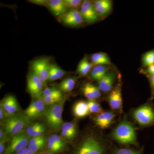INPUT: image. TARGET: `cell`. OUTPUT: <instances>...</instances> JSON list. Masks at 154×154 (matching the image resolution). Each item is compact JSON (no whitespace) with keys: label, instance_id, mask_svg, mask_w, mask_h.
Here are the masks:
<instances>
[{"label":"cell","instance_id":"1","mask_svg":"<svg viewBox=\"0 0 154 154\" xmlns=\"http://www.w3.org/2000/svg\"><path fill=\"white\" fill-rule=\"evenodd\" d=\"M112 135L114 139L123 144L137 143L134 128L126 119L122 120L116 128Z\"/></svg>","mask_w":154,"mask_h":154},{"label":"cell","instance_id":"42","mask_svg":"<svg viewBox=\"0 0 154 154\" xmlns=\"http://www.w3.org/2000/svg\"><path fill=\"white\" fill-rule=\"evenodd\" d=\"M8 140L3 139L0 141V154H3L5 151V143Z\"/></svg>","mask_w":154,"mask_h":154},{"label":"cell","instance_id":"32","mask_svg":"<svg viewBox=\"0 0 154 154\" xmlns=\"http://www.w3.org/2000/svg\"><path fill=\"white\" fill-rule=\"evenodd\" d=\"M83 94L89 100H94L95 99L91 91L90 83H87L83 86L82 88Z\"/></svg>","mask_w":154,"mask_h":154},{"label":"cell","instance_id":"14","mask_svg":"<svg viewBox=\"0 0 154 154\" xmlns=\"http://www.w3.org/2000/svg\"><path fill=\"white\" fill-rule=\"evenodd\" d=\"M93 3L99 17L107 16L111 12L113 8V3L110 0H97Z\"/></svg>","mask_w":154,"mask_h":154},{"label":"cell","instance_id":"34","mask_svg":"<svg viewBox=\"0 0 154 154\" xmlns=\"http://www.w3.org/2000/svg\"><path fill=\"white\" fill-rule=\"evenodd\" d=\"M45 139L40 141L36 143L28 144V148L30 149V150L35 152H37L44 146L45 143Z\"/></svg>","mask_w":154,"mask_h":154},{"label":"cell","instance_id":"29","mask_svg":"<svg viewBox=\"0 0 154 154\" xmlns=\"http://www.w3.org/2000/svg\"><path fill=\"white\" fill-rule=\"evenodd\" d=\"M64 2L68 9L78 10L80 9L83 1L82 0H64Z\"/></svg>","mask_w":154,"mask_h":154},{"label":"cell","instance_id":"38","mask_svg":"<svg viewBox=\"0 0 154 154\" xmlns=\"http://www.w3.org/2000/svg\"><path fill=\"white\" fill-rule=\"evenodd\" d=\"M14 154H37V153L33 151L28 147L22 149L18 151Z\"/></svg>","mask_w":154,"mask_h":154},{"label":"cell","instance_id":"33","mask_svg":"<svg viewBox=\"0 0 154 154\" xmlns=\"http://www.w3.org/2000/svg\"><path fill=\"white\" fill-rule=\"evenodd\" d=\"M113 154H142L139 151L130 149L121 148L115 150Z\"/></svg>","mask_w":154,"mask_h":154},{"label":"cell","instance_id":"26","mask_svg":"<svg viewBox=\"0 0 154 154\" xmlns=\"http://www.w3.org/2000/svg\"><path fill=\"white\" fill-rule=\"evenodd\" d=\"M44 126V125L42 123H34L28 126L26 131L27 134L30 138L34 137L36 133L38 131V130Z\"/></svg>","mask_w":154,"mask_h":154},{"label":"cell","instance_id":"4","mask_svg":"<svg viewBox=\"0 0 154 154\" xmlns=\"http://www.w3.org/2000/svg\"><path fill=\"white\" fill-rule=\"evenodd\" d=\"M75 154H107L103 144L93 136L86 138L78 148Z\"/></svg>","mask_w":154,"mask_h":154},{"label":"cell","instance_id":"24","mask_svg":"<svg viewBox=\"0 0 154 154\" xmlns=\"http://www.w3.org/2000/svg\"><path fill=\"white\" fill-rule=\"evenodd\" d=\"M42 96H54L63 98V93L59 88L54 87H47L42 92Z\"/></svg>","mask_w":154,"mask_h":154},{"label":"cell","instance_id":"39","mask_svg":"<svg viewBox=\"0 0 154 154\" xmlns=\"http://www.w3.org/2000/svg\"><path fill=\"white\" fill-rule=\"evenodd\" d=\"M45 139H46V138L44 136L36 137H33L30 139L29 144L36 143L40 141Z\"/></svg>","mask_w":154,"mask_h":154},{"label":"cell","instance_id":"31","mask_svg":"<svg viewBox=\"0 0 154 154\" xmlns=\"http://www.w3.org/2000/svg\"><path fill=\"white\" fill-rule=\"evenodd\" d=\"M47 147L49 151L52 152L54 153L63 150L56 143L51 137H50L48 139Z\"/></svg>","mask_w":154,"mask_h":154},{"label":"cell","instance_id":"21","mask_svg":"<svg viewBox=\"0 0 154 154\" xmlns=\"http://www.w3.org/2000/svg\"><path fill=\"white\" fill-rule=\"evenodd\" d=\"M66 72L55 63L51 64L48 81L53 82L61 79L65 75Z\"/></svg>","mask_w":154,"mask_h":154},{"label":"cell","instance_id":"36","mask_svg":"<svg viewBox=\"0 0 154 154\" xmlns=\"http://www.w3.org/2000/svg\"><path fill=\"white\" fill-rule=\"evenodd\" d=\"M90 87L95 99L99 98L101 96V94L100 92L101 91L99 89V87H96L91 84H90Z\"/></svg>","mask_w":154,"mask_h":154},{"label":"cell","instance_id":"40","mask_svg":"<svg viewBox=\"0 0 154 154\" xmlns=\"http://www.w3.org/2000/svg\"><path fill=\"white\" fill-rule=\"evenodd\" d=\"M61 135L63 137L66 139L72 140L75 137L72 135L67 132L66 131L62 130Z\"/></svg>","mask_w":154,"mask_h":154},{"label":"cell","instance_id":"17","mask_svg":"<svg viewBox=\"0 0 154 154\" xmlns=\"http://www.w3.org/2000/svg\"><path fill=\"white\" fill-rule=\"evenodd\" d=\"M115 115L112 112H102L94 118L95 123L102 128H106L110 126L114 119Z\"/></svg>","mask_w":154,"mask_h":154},{"label":"cell","instance_id":"5","mask_svg":"<svg viewBox=\"0 0 154 154\" xmlns=\"http://www.w3.org/2000/svg\"><path fill=\"white\" fill-rule=\"evenodd\" d=\"M133 117L142 126H148L154 124V109L151 105L146 104L134 110Z\"/></svg>","mask_w":154,"mask_h":154},{"label":"cell","instance_id":"8","mask_svg":"<svg viewBox=\"0 0 154 154\" xmlns=\"http://www.w3.org/2000/svg\"><path fill=\"white\" fill-rule=\"evenodd\" d=\"M59 22L66 26L77 27L82 25L85 22L80 11L71 9L66 14L58 18Z\"/></svg>","mask_w":154,"mask_h":154},{"label":"cell","instance_id":"10","mask_svg":"<svg viewBox=\"0 0 154 154\" xmlns=\"http://www.w3.org/2000/svg\"><path fill=\"white\" fill-rule=\"evenodd\" d=\"M80 12L84 21L89 24L98 21L99 16L96 13L93 2L88 0L83 1Z\"/></svg>","mask_w":154,"mask_h":154},{"label":"cell","instance_id":"22","mask_svg":"<svg viewBox=\"0 0 154 154\" xmlns=\"http://www.w3.org/2000/svg\"><path fill=\"white\" fill-rule=\"evenodd\" d=\"M94 67L93 64L89 61L87 57L83 58L77 66V72L81 76L86 75L91 71Z\"/></svg>","mask_w":154,"mask_h":154},{"label":"cell","instance_id":"30","mask_svg":"<svg viewBox=\"0 0 154 154\" xmlns=\"http://www.w3.org/2000/svg\"><path fill=\"white\" fill-rule=\"evenodd\" d=\"M90 112L92 113H102L100 105L94 100H89L88 102Z\"/></svg>","mask_w":154,"mask_h":154},{"label":"cell","instance_id":"23","mask_svg":"<svg viewBox=\"0 0 154 154\" xmlns=\"http://www.w3.org/2000/svg\"><path fill=\"white\" fill-rule=\"evenodd\" d=\"M75 84V79L69 77L64 80L59 85V89L63 92H70L73 90Z\"/></svg>","mask_w":154,"mask_h":154},{"label":"cell","instance_id":"18","mask_svg":"<svg viewBox=\"0 0 154 154\" xmlns=\"http://www.w3.org/2000/svg\"><path fill=\"white\" fill-rule=\"evenodd\" d=\"M108 72V66H95L89 72V75L92 79L98 82L107 75Z\"/></svg>","mask_w":154,"mask_h":154},{"label":"cell","instance_id":"6","mask_svg":"<svg viewBox=\"0 0 154 154\" xmlns=\"http://www.w3.org/2000/svg\"><path fill=\"white\" fill-rule=\"evenodd\" d=\"M51 64L47 58L35 60L31 63L32 72L40 79L43 84L48 81Z\"/></svg>","mask_w":154,"mask_h":154},{"label":"cell","instance_id":"2","mask_svg":"<svg viewBox=\"0 0 154 154\" xmlns=\"http://www.w3.org/2000/svg\"><path fill=\"white\" fill-rule=\"evenodd\" d=\"M63 100L61 102L50 105L45 109L43 113L45 120L48 125L53 129L59 130L63 124L62 113Z\"/></svg>","mask_w":154,"mask_h":154},{"label":"cell","instance_id":"37","mask_svg":"<svg viewBox=\"0 0 154 154\" xmlns=\"http://www.w3.org/2000/svg\"><path fill=\"white\" fill-rule=\"evenodd\" d=\"M29 2L39 6L47 7L49 0H30Z\"/></svg>","mask_w":154,"mask_h":154},{"label":"cell","instance_id":"19","mask_svg":"<svg viewBox=\"0 0 154 154\" xmlns=\"http://www.w3.org/2000/svg\"><path fill=\"white\" fill-rule=\"evenodd\" d=\"M74 115L78 118H83L90 113L88 102L80 101L75 104L73 108Z\"/></svg>","mask_w":154,"mask_h":154},{"label":"cell","instance_id":"15","mask_svg":"<svg viewBox=\"0 0 154 154\" xmlns=\"http://www.w3.org/2000/svg\"><path fill=\"white\" fill-rule=\"evenodd\" d=\"M116 78V73L114 72L111 71L98 81L99 88L100 91L105 93L110 92L113 88Z\"/></svg>","mask_w":154,"mask_h":154},{"label":"cell","instance_id":"12","mask_svg":"<svg viewBox=\"0 0 154 154\" xmlns=\"http://www.w3.org/2000/svg\"><path fill=\"white\" fill-rule=\"evenodd\" d=\"M1 107L8 116L15 115L19 110L17 99L12 95H8L2 99L1 102Z\"/></svg>","mask_w":154,"mask_h":154},{"label":"cell","instance_id":"35","mask_svg":"<svg viewBox=\"0 0 154 154\" xmlns=\"http://www.w3.org/2000/svg\"><path fill=\"white\" fill-rule=\"evenodd\" d=\"M51 137L63 149L66 146V143L61 137L60 136L58 135L54 134H52Z\"/></svg>","mask_w":154,"mask_h":154},{"label":"cell","instance_id":"25","mask_svg":"<svg viewBox=\"0 0 154 154\" xmlns=\"http://www.w3.org/2000/svg\"><path fill=\"white\" fill-rule=\"evenodd\" d=\"M142 63L143 66L146 67L154 63V49L147 51L143 54Z\"/></svg>","mask_w":154,"mask_h":154},{"label":"cell","instance_id":"45","mask_svg":"<svg viewBox=\"0 0 154 154\" xmlns=\"http://www.w3.org/2000/svg\"><path fill=\"white\" fill-rule=\"evenodd\" d=\"M41 154H54V153L52 152H44L42 153Z\"/></svg>","mask_w":154,"mask_h":154},{"label":"cell","instance_id":"9","mask_svg":"<svg viewBox=\"0 0 154 154\" xmlns=\"http://www.w3.org/2000/svg\"><path fill=\"white\" fill-rule=\"evenodd\" d=\"M44 84L34 72H31L28 75L27 80V89L33 97L39 98L42 96V88Z\"/></svg>","mask_w":154,"mask_h":154},{"label":"cell","instance_id":"28","mask_svg":"<svg viewBox=\"0 0 154 154\" xmlns=\"http://www.w3.org/2000/svg\"><path fill=\"white\" fill-rule=\"evenodd\" d=\"M62 130L66 131L72 135L74 137L75 136L77 133L76 127L75 125L73 122H66L63 123L61 127Z\"/></svg>","mask_w":154,"mask_h":154},{"label":"cell","instance_id":"7","mask_svg":"<svg viewBox=\"0 0 154 154\" xmlns=\"http://www.w3.org/2000/svg\"><path fill=\"white\" fill-rule=\"evenodd\" d=\"M30 137L25 131L13 137L11 142L3 154H12L27 147Z\"/></svg>","mask_w":154,"mask_h":154},{"label":"cell","instance_id":"27","mask_svg":"<svg viewBox=\"0 0 154 154\" xmlns=\"http://www.w3.org/2000/svg\"><path fill=\"white\" fill-rule=\"evenodd\" d=\"M63 98L54 96H42L39 99L43 100L45 105L50 106L61 102L63 100Z\"/></svg>","mask_w":154,"mask_h":154},{"label":"cell","instance_id":"20","mask_svg":"<svg viewBox=\"0 0 154 154\" xmlns=\"http://www.w3.org/2000/svg\"><path fill=\"white\" fill-rule=\"evenodd\" d=\"M91 62L94 66L97 65H110L111 62L110 58L103 52L94 53L91 56Z\"/></svg>","mask_w":154,"mask_h":154},{"label":"cell","instance_id":"41","mask_svg":"<svg viewBox=\"0 0 154 154\" xmlns=\"http://www.w3.org/2000/svg\"><path fill=\"white\" fill-rule=\"evenodd\" d=\"M145 72L149 76L154 75V63L147 67L145 70Z\"/></svg>","mask_w":154,"mask_h":154},{"label":"cell","instance_id":"44","mask_svg":"<svg viewBox=\"0 0 154 154\" xmlns=\"http://www.w3.org/2000/svg\"><path fill=\"white\" fill-rule=\"evenodd\" d=\"M5 115V113L3 110L2 108V107H0V119H1V120H3L4 119Z\"/></svg>","mask_w":154,"mask_h":154},{"label":"cell","instance_id":"3","mask_svg":"<svg viewBox=\"0 0 154 154\" xmlns=\"http://www.w3.org/2000/svg\"><path fill=\"white\" fill-rule=\"evenodd\" d=\"M29 119L25 114H15L9 116L5 122V132L9 135L19 134L28 125Z\"/></svg>","mask_w":154,"mask_h":154},{"label":"cell","instance_id":"43","mask_svg":"<svg viewBox=\"0 0 154 154\" xmlns=\"http://www.w3.org/2000/svg\"><path fill=\"white\" fill-rule=\"evenodd\" d=\"M150 82L153 90L154 91V75L149 76Z\"/></svg>","mask_w":154,"mask_h":154},{"label":"cell","instance_id":"16","mask_svg":"<svg viewBox=\"0 0 154 154\" xmlns=\"http://www.w3.org/2000/svg\"><path fill=\"white\" fill-rule=\"evenodd\" d=\"M108 102L110 107L114 110H118L121 107L122 98L120 85H118L111 92L108 96Z\"/></svg>","mask_w":154,"mask_h":154},{"label":"cell","instance_id":"11","mask_svg":"<svg viewBox=\"0 0 154 154\" xmlns=\"http://www.w3.org/2000/svg\"><path fill=\"white\" fill-rule=\"evenodd\" d=\"M45 106V103L41 99L33 100L24 113L29 120L34 119L43 114L46 109Z\"/></svg>","mask_w":154,"mask_h":154},{"label":"cell","instance_id":"13","mask_svg":"<svg viewBox=\"0 0 154 154\" xmlns=\"http://www.w3.org/2000/svg\"><path fill=\"white\" fill-rule=\"evenodd\" d=\"M47 8L55 17H61L68 11L64 0H49Z\"/></svg>","mask_w":154,"mask_h":154}]
</instances>
